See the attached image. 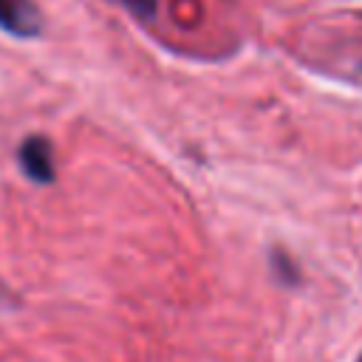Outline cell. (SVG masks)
<instances>
[{
    "label": "cell",
    "instance_id": "3",
    "mask_svg": "<svg viewBox=\"0 0 362 362\" xmlns=\"http://www.w3.org/2000/svg\"><path fill=\"white\" fill-rule=\"evenodd\" d=\"M122 3L139 17H153L156 14V0H122Z\"/></svg>",
    "mask_w": 362,
    "mask_h": 362
},
{
    "label": "cell",
    "instance_id": "1",
    "mask_svg": "<svg viewBox=\"0 0 362 362\" xmlns=\"http://www.w3.org/2000/svg\"><path fill=\"white\" fill-rule=\"evenodd\" d=\"M0 28L11 37H37L42 31V17L34 0H0Z\"/></svg>",
    "mask_w": 362,
    "mask_h": 362
},
{
    "label": "cell",
    "instance_id": "2",
    "mask_svg": "<svg viewBox=\"0 0 362 362\" xmlns=\"http://www.w3.org/2000/svg\"><path fill=\"white\" fill-rule=\"evenodd\" d=\"M20 164L34 181H51L54 178V158H51V144L40 136L23 141L20 147Z\"/></svg>",
    "mask_w": 362,
    "mask_h": 362
}]
</instances>
